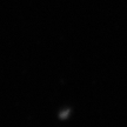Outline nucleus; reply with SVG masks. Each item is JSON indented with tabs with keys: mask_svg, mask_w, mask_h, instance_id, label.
I'll list each match as a JSON object with an SVG mask.
<instances>
[]
</instances>
